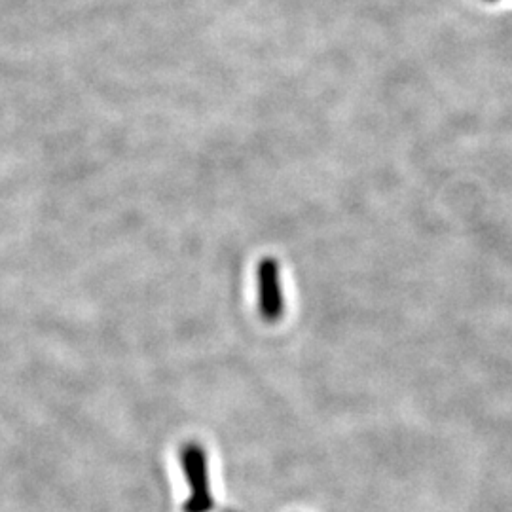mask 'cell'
<instances>
[{"instance_id":"1","label":"cell","mask_w":512,"mask_h":512,"mask_svg":"<svg viewBox=\"0 0 512 512\" xmlns=\"http://www.w3.org/2000/svg\"><path fill=\"white\" fill-rule=\"evenodd\" d=\"M184 473L190 486V499L186 512H209L213 509V497L209 486L207 459L202 446L188 444L183 454Z\"/></svg>"},{"instance_id":"2","label":"cell","mask_w":512,"mask_h":512,"mask_svg":"<svg viewBox=\"0 0 512 512\" xmlns=\"http://www.w3.org/2000/svg\"><path fill=\"white\" fill-rule=\"evenodd\" d=\"M258 310L264 321L275 323L283 317L285 294L281 287V268L274 258H264L256 268Z\"/></svg>"}]
</instances>
